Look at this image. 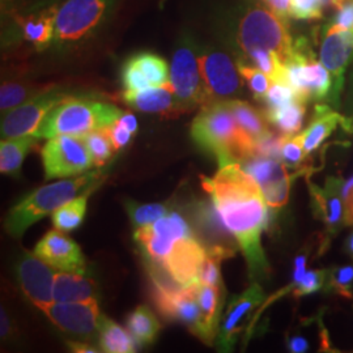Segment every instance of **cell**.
<instances>
[{"label":"cell","mask_w":353,"mask_h":353,"mask_svg":"<svg viewBox=\"0 0 353 353\" xmlns=\"http://www.w3.org/2000/svg\"><path fill=\"white\" fill-rule=\"evenodd\" d=\"M202 186L243 252L252 279L265 276L268 263L262 233L268 225V210L259 185L239 163H233L220 166L212 178L202 176Z\"/></svg>","instance_id":"cell-1"},{"label":"cell","mask_w":353,"mask_h":353,"mask_svg":"<svg viewBox=\"0 0 353 353\" xmlns=\"http://www.w3.org/2000/svg\"><path fill=\"white\" fill-rule=\"evenodd\" d=\"M191 137L220 166L240 164L254 153V141L241 130L227 100L203 105L192 121Z\"/></svg>","instance_id":"cell-2"},{"label":"cell","mask_w":353,"mask_h":353,"mask_svg":"<svg viewBox=\"0 0 353 353\" xmlns=\"http://www.w3.org/2000/svg\"><path fill=\"white\" fill-rule=\"evenodd\" d=\"M229 33L245 58L255 50L274 51L285 64L294 49L287 20L259 3H246L236 10Z\"/></svg>","instance_id":"cell-3"},{"label":"cell","mask_w":353,"mask_h":353,"mask_svg":"<svg viewBox=\"0 0 353 353\" xmlns=\"http://www.w3.org/2000/svg\"><path fill=\"white\" fill-rule=\"evenodd\" d=\"M97 178L99 173L92 172L63 178L62 181L34 190L13 205L6 217L4 227L12 237H21L26 229L41 219L54 214L63 204L76 198L83 190H88V186L99 181Z\"/></svg>","instance_id":"cell-4"},{"label":"cell","mask_w":353,"mask_h":353,"mask_svg":"<svg viewBox=\"0 0 353 353\" xmlns=\"http://www.w3.org/2000/svg\"><path fill=\"white\" fill-rule=\"evenodd\" d=\"M123 112L113 103L68 96L52 108L34 134L39 139L59 135L83 137L115 123Z\"/></svg>","instance_id":"cell-5"},{"label":"cell","mask_w":353,"mask_h":353,"mask_svg":"<svg viewBox=\"0 0 353 353\" xmlns=\"http://www.w3.org/2000/svg\"><path fill=\"white\" fill-rule=\"evenodd\" d=\"M117 0H67L57 13L55 45H72L90 37L108 19Z\"/></svg>","instance_id":"cell-6"},{"label":"cell","mask_w":353,"mask_h":353,"mask_svg":"<svg viewBox=\"0 0 353 353\" xmlns=\"http://www.w3.org/2000/svg\"><path fill=\"white\" fill-rule=\"evenodd\" d=\"M285 80L294 89L299 99L305 102L328 99L332 88L327 68L316 62L305 38L294 41L293 54L285 62Z\"/></svg>","instance_id":"cell-7"},{"label":"cell","mask_w":353,"mask_h":353,"mask_svg":"<svg viewBox=\"0 0 353 353\" xmlns=\"http://www.w3.org/2000/svg\"><path fill=\"white\" fill-rule=\"evenodd\" d=\"M170 83L185 112H191L196 106L211 102L201 72L198 52L194 49V42L188 38L174 51L170 67Z\"/></svg>","instance_id":"cell-8"},{"label":"cell","mask_w":353,"mask_h":353,"mask_svg":"<svg viewBox=\"0 0 353 353\" xmlns=\"http://www.w3.org/2000/svg\"><path fill=\"white\" fill-rule=\"evenodd\" d=\"M152 301L161 316L176 321L196 335L201 321V307L198 301V284L182 287L173 285L174 280L168 278H152Z\"/></svg>","instance_id":"cell-9"},{"label":"cell","mask_w":353,"mask_h":353,"mask_svg":"<svg viewBox=\"0 0 353 353\" xmlns=\"http://www.w3.org/2000/svg\"><path fill=\"white\" fill-rule=\"evenodd\" d=\"M46 179L80 176L94 165L93 157L81 137L59 135L48 140L41 150Z\"/></svg>","instance_id":"cell-10"},{"label":"cell","mask_w":353,"mask_h":353,"mask_svg":"<svg viewBox=\"0 0 353 353\" xmlns=\"http://www.w3.org/2000/svg\"><path fill=\"white\" fill-rule=\"evenodd\" d=\"M319 54L321 63L327 68L332 80L328 100L338 108L344 85V76L353 59L352 32L330 23L323 28Z\"/></svg>","instance_id":"cell-11"},{"label":"cell","mask_w":353,"mask_h":353,"mask_svg":"<svg viewBox=\"0 0 353 353\" xmlns=\"http://www.w3.org/2000/svg\"><path fill=\"white\" fill-rule=\"evenodd\" d=\"M199 65L211 102L232 100L242 90L239 67L224 51L205 49L198 54Z\"/></svg>","instance_id":"cell-12"},{"label":"cell","mask_w":353,"mask_h":353,"mask_svg":"<svg viewBox=\"0 0 353 353\" xmlns=\"http://www.w3.org/2000/svg\"><path fill=\"white\" fill-rule=\"evenodd\" d=\"M67 97L68 94L64 92L52 88L8 110L1 119V138L34 135L51 109Z\"/></svg>","instance_id":"cell-13"},{"label":"cell","mask_w":353,"mask_h":353,"mask_svg":"<svg viewBox=\"0 0 353 353\" xmlns=\"http://www.w3.org/2000/svg\"><path fill=\"white\" fill-rule=\"evenodd\" d=\"M51 322L75 338L76 341H94L99 338V301L52 303L41 309Z\"/></svg>","instance_id":"cell-14"},{"label":"cell","mask_w":353,"mask_h":353,"mask_svg":"<svg viewBox=\"0 0 353 353\" xmlns=\"http://www.w3.org/2000/svg\"><path fill=\"white\" fill-rule=\"evenodd\" d=\"M240 165L259 185L270 208L279 210L287 204L292 178L285 165L275 159L258 154L243 159Z\"/></svg>","instance_id":"cell-15"},{"label":"cell","mask_w":353,"mask_h":353,"mask_svg":"<svg viewBox=\"0 0 353 353\" xmlns=\"http://www.w3.org/2000/svg\"><path fill=\"white\" fill-rule=\"evenodd\" d=\"M55 268L43 262L34 252H26L16 265V278L28 300L38 309L54 303L52 288Z\"/></svg>","instance_id":"cell-16"},{"label":"cell","mask_w":353,"mask_h":353,"mask_svg":"<svg viewBox=\"0 0 353 353\" xmlns=\"http://www.w3.org/2000/svg\"><path fill=\"white\" fill-rule=\"evenodd\" d=\"M34 254L58 271L81 274L87 271V262L80 246L58 229L48 232L39 240L34 248Z\"/></svg>","instance_id":"cell-17"},{"label":"cell","mask_w":353,"mask_h":353,"mask_svg":"<svg viewBox=\"0 0 353 353\" xmlns=\"http://www.w3.org/2000/svg\"><path fill=\"white\" fill-rule=\"evenodd\" d=\"M263 300L265 293L258 284H252V287L232 299L228 305L225 316L219 328V335L216 339L221 351L228 352L234 347L239 334L242 328L246 327L249 316H252L254 309L259 306Z\"/></svg>","instance_id":"cell-18"},{"label":"cell","mask_w":353,"mask_h":353,"mask_svg":"<svg viewBox=\"0 0 353 353\" xmlns=\"http://www.w3.org/2000/svg\"><path fill=\"white\" fill-rule=\"evenodd\" d=\"M205 254L207 248H204L196 237L182 239L176 241L173 252L161 265H151L161 268L176 284L190 287L198 283V274Z\"/></svg>","instance_id":"cell-19"},{"label":"cell","mask_w":353,"mask_h":353,"mask_svg":"<svg viewBox=\"0 0 353 353\" xmlns=\"http://www.w3.org/2000/svg\"><path fill=\"white\" fill-rule=\"evenodd\" d=\"M122 100L127 106L143 113L160 114L163 117H176L186 113L176 99L172 83L160 87L125 90Z\"/></svg>","instance_id":"cell-20"},{"label":"cell","mask_w":353,"mask_h":353,"mask_svg":"<svg viewBox=\"0 0 353 353\" xmlns=\"http://www.w3.org/2000/svg\"><path fill=\"white\" fill-rule=\"evenodd\" d=\"M312 196V208L316 217L326 225L330 234L341 230L344 223V204L341 196V181L339 178H327L323 188L314 183L309 185Z\"/></svg>","instance_id":"cell-21"},{"label":"cell","mask_w":353,"mask_h":353,"mask_svg":"<svg viewBox=\"0 0 353 353\" xmlns=\"http://www.w3.org/2000/svg\"><path fill=\"white\" fill-rule=\"evenodd\" d=\"M224 288L198 284V301L201 307V321L196 332V338L203 343L212 345L220 328V316L224 305Z\"/></svg>","instance_id":"cell-22"},{"label":"cell","mask_w":353,"mask_h":353,"mask_svg":"<svg viewBox=\"0 0 353 353\" xmlns=\"http://www.w3.org/2000/svg\"><path fill=\"white\" fill-rule=\"evenodd\" d=\"M54 303H89L97 300L96 283L81 272L57 271L54 288Z\"/></svg>","instance_id":"cell-23"},{"label":"cell","mask_w":353,"mask_h":353,"mask_svg":"<svg viewBox=\"0 0 353 353\" xmlns=\"http://www.w3.org/2000/svg\"><path fill=\"white\" fill-rule=\"evenodd\" d=\"M57 13L58 7L51 6L39 12L16 16V21L21 28L26 42H30L38 51L48 49L51 42H54Z\"/></svg>","instance_id":"cell-24"},{"label":"cell","mask_w":353,"mask_h":353,"mask_svg":"<svg viewBox=\"0 0 353 353\" xmlns=\"http://www.w3.org/2000/svg\"><path fill=\"white\" fill-rule=\"evenodd\" d=\"M341 119V114L334 112L327 105H316L312 123L301 134L306 154L316 151L318 147L331 135V132L335 131Z\"/></svg>","instance_id":"cell-25"},{"label":"cell","mask_w":353,"mask_h":353,"mask_svg":"<svg viewBox=\"0 0 353 353\" xmlns=\"http://www.w3.org/2000/svg\"><path fill=\"white\" fill-rule=\"evenodd\" d=\"M38 140L34 135L1 140L0 172L7 176H19L26 154L37 145Z\"/></svg>","instance_id":"cell-26"},{"label":"cell","mask_w":353,"mask_h":353,"mask_svg":"<svg viewBox=\"0 0 353 353\" xmlns=\"http://www.w3.org/2000/svg\"><path fill=\"white\" fill-rule=\"evenodd\" d=\"M99 345L102 352H137L138 343L128 328L121 327L108 316L100 314L99 318Z\"/></svg>","instance_id":"cell-27"},{"label":"cell","mask_w":353,"mask_h":353,"mask_svg":"<svg viewBox=\"0 0 353 353\" xmlns=\"http://www.w3.org/2000/svg\"><path fill=\"white\" fill-rule=\"evenodd\" d=\"M227 102L241 130L254 141V144L271 131L268 128V121L265 113L256 110L249 102L236 99L227 100Z\"/></svg>","instance_id":"cell-28"},{"label":"cell","mask_w":353,"mask_h":353,"mask_svg":"<svg viewBox=\"0 0 353 353\" xmlns=\"http://www.w3.org/2000/svg\"><path fill=\"white\" fill-rule=\"evenodd\" d=\"M127 328L138 345L144 347L156 341L161 330V323L148 306L139 305L127 318Z\"/></svg>","instance_id":"cell-29"},{"label":"cell","mask_w":353,"mask_h":353,"mask_svg":"<svg viewBox=\"0 0 353 353\" xmlns=\"http://www.w3.org/2000/svg\"><path fill=\"white\" fill-rule=\"evenodd\" d=\"M263 113L268 123L276 127L281 134L294 135L303 127L306 102L296 100L275 110H263Z\"/></svg>","instance_id":"cell-30"},{"label":"cell","mask_w":353,"mask_h":353,"mask_svg":"<svg viewBox=\"0 0 353 353\" xmlns=\"http://www.w3.org/2000/svg\"><path fill=\"white\" fill-rule=\"evenodd\" d=\"M90 190L84 191V194L77 195L72 201L63 204L59 210H57L52 216V225L58 230L64 233H70L81 225L88 205V195Z\"/></svg>","instance_id":"cell-31"},{"label":"cell","mask_w":353,"mask_h":353,"mask_svg":"<svg viewBox=\"0 0 353 353\" xmlns=\"http://www.w3.org/2000/svg\"><path fill=\"white\" fill-rule=\"evenodd\" d=\"M236 250L228 249L224 246H210L207 248V254L201 265L198 274V283L204 285H211L217 288H224L223 279H221V262L227 258L234 255Z\"/></svg>","instance_id":"cell-32"},{"label":"cell","mask_w":353,"mask_h":353,"mask_svg":"<svg viewBox=\"0 0 353 353\" xmlns=\"http://www.w3.org/2000/svg\"><path fill=\"white\" fill-rule=\"evenodd\" d=\"M52 87H38L30 84H21L16 81H7L1 84L0 88V108L1 112H8L17 108L19 105L32 100L38 94H42Z\"/></svg>","instance_id":"cell-33"},{"label":"cell","mask_w":353,"mask_h":353,"mask_svg":"<svg viewBox=\"0 0 353 353\" xmlns=\"http://www.w3.org/2000/svg\"><path fill=\"white\" fill-rule=\"evenodd\" d=\"M131 59L139 67L143 75L148 79L152 87H160L170 83L169 67L164 59L152 52H139Z\"/></svg>","instance_id":"cell-34"},{"label":"cell","mask_w":353,"mask_h":353,"mask_svg":"<svg viewBox=\"0 0 353 353\" xmlns=\"http://www.w3.org/2000/svg\"><path fill=\"white\" fill-rule=\"evenodd\" d=\"M145 227L148 228V230H151L152 233L165 239H170V240H182V239L195 237L189 223L178 212H173V211H170L164 217L159 219L151 225H145Z\"/></svg>","instance_id":"cell-35"},{"label":"cell","mask_w":353,"mask_h":353,"mask_svg":"<svg viewBox=\"0 0 353 353\" xmlns=\"http://www.w3.org/2000/svg\"><path fill=\"white\" fill-rule=\"evenodd\" d=\"M81 138L87 144L96 166H102L112 159L115 150H114L113 141L110 139L108 127L90 131L88 134L83 135Z\"/></svg>","instance_id":"cell-36"},{"label":"cell","mask_w":353,"mask_h":353,"mask_svg":"<svg viewBox=\"0 0 353 353\" xmlns=\"http://www.w3.org/2000/svg\"><path fill=\"white\" fill-rule=\"evenodd\" d=\"M126 211L128 217L135 228L151 225L159 219L169 214V207L163 203L152 204H138L135 202L126 203Z\"/></svg>","instance_id":"cell-37"},{"label":"cell","mask_w":353,"mask_h":353,"mask_svg":"<svg viewBox=\"0 0 353 353\" xmlns=\"http://www.w3.org/2000/svg\"><path fill=\"white\" fill-rule=\"evenodd\" d=\"M325 287L327 292L351 299L353 294V265H338L327 270Z\"/></svg>","instance_id":"cell-38"},{"label":"cell","mask_w":353,"mask_h":353,"mask_svg":"<svg viewBox=\"0 0 353 353\" xmlns=\"http://www.w3.org/2000/svg\"><path fill=\"white\" fill-rule=\"evenodd\" d=\"M237 67H239L242 79L246 81L248 87L250 89L254 99L258 101H263L265 94L270 89V85L272 83L270 76L265 75V72L262 70H259L256 65L246 63L242 59L239 61Z\"/></svg>","instance_id":"cell-39"},{"label":"cell","mask_w":353,"mask_h":353,"mask_svg":"<svg viewBox=\"0 0 353 353\" xmlns=\"http://www.w3.org/2000/svg\"><path fill=\"white\" fill-rule=\"evenodd\" d=\"M296 100L300 99L290 84L283 81H272L263 100L265 103V110H275Z\"/></svg>","instance_id":"cell-40"},{"label":"cell","mask_w":353,"mask_h":353,"mask_svg":"<svg viewBox=\"0 0 353 353\" xmlns=\"http://www.w3.org/2000/svg\"><path fill=\"white\" fill-rule=\"evenodd\" d=\"M301 135H288L281 148V163L287 168L299 169L306 159Z\"/></svg>","instance_id":"cell-41"},{"label":"cell","mask_w":353,"mask_h":353,"mask_svg":"<svg viewBox=\"0 0 353 353\" xmlns=\"http://www.w3.org/2000/svg\"><path fill=\"white\" fill-rule=\"evenodd\" d=\"M287 137L288 135L281 134V132L280 134H275L272 131L267 132L265 137H262L261 139L255 141L252 154L270 157V159H275V160L281 161V148H283V144L287 139Z\"/></svg>","instance_id":"cell-42"},{"label":"cell","mask_w":353,"mask_h":353,"mask_svg":"<svg viewBox=\"0 0 353 353\" xmlns=\"http://www.w3.org/2000/svg\"><path fill=\"white\" fill-rule=\"evenodd\" d=\"M327 0H292L290 16L297 20H318Z\"/></svg>","instance_id":"cell-43"},{"label":"cell","mask_w":353,"mask_h":353,"mask_svg":"<svg viewBox=\"0 0 353 353\" xmlns=\"http://www.w3.org/2000/svg\"><path fill=\"white\" fill-rule=\"evenodd\" d=\"M121 77H122V84L126 90H138V89L152 87L148 79L143 75L139 67L134 63L131 58L123 64Z\"/></svg>","instance_id":"cell-44"},{"label":"cell","mask_w":353,"mask_h":353,"mask_svg":"<svg viewBox=\"0 0 353 353\" xmlns=\"http://www.w3.org/2000/svg\"><path fill=\"white\" fill-rule=\"evenodd\" d=\"M326 275H327V270H312L306 272L301 279L300 284L294 288V296L301 297L321 290L322 287H325Z\"/></svg>","instance_id":"cell-45"},{"label":"cell","mask_w":353,"mask_h":353,"mask_svg":"<svg viewBox=\"0 0 353 353\" xmlns=\"http://www.w3.org/2000/svg\"><path fill=\"white\" fill-rule=\"evenodd\" d=\"M335 10L331 23L353 33V0H330Z\"/></svg>","instance_id":"cell-46"},{"label":"cell","mask_w":353,"mask_h":353,"mask_svg":"<svg viewBox=\"0 0 353 353\" xmlns=\"http://www.w3.org/2000/svg\"><path fill=\"white\" fill-rule=\"evenodd\" d=\"M108 131H109L110 139L113 141L115 151H119L123 147H126L127 144L130 143V140H131V137H132V134L127 130L126 127L122 126L118 121L113 125L108 126Z\"/></svg>","instance_id":"cell-47"},{"label":"cell","mask_w":353,"mask_h":353,"mask_svg":"<svg viewBox=\"0 0 353 353\" xmlns=\"http://www.w3.org/2000/svg\"><path fill=\"white\" fill-rule=\"evenodd\" d=\"M341 196L344 204V224L353 225V176L344 183Z\"/></svg>","instance_id":"cell-48"},{"label":"cell","mask_w":353,"mask_h":353,"mask_svg":"<svg viewBox=\"0 0 353 353\" xmlns=\"http://www.w3.org/2000/svg\"><path fill=\"white\" fill-rule=\"evenodd\" d=\"M263 3L271 11H274L284 20H288L290 16L292 0H263Z\"/></svg>","instance_id":"cell-49"},{"label":"cell","mask_w":353,"mask_h":353,"mask_svg":"<svg viewBox=\"0 0 353 353\" xmlns=\"http://www.w3.org/2000/svg\"><path fill=\"white\" fill-rule=\"evenodd\" d=\"M306 261H307V254H301L297 255V258L294 259V268H293V279H292V287L290 288H296L303 275L306 274Z\"/></svg>","instance_id":"cell-50"},{"label":"cell","mask_w":353,"mask_h":353,"mask_svg":"<svg viewBox=\"0 0 353 353\" xmlns=\"http://www.w3.org/2000/svg\"><path fill=\"white\" fill-rule=\"evenodd\" d=\"M310 348V344L306 338H303L301 335H296L292 336L288 341V350L293 353L307 352Z\"/></svg>","instance_id":"cell-51"},{"label":"cell","mask_w":353,"mask_h":353,"mask_svg":"<svg viewBox=\"0 0 353 353\" xmlns=\"http://www.w3.org/2000/svg\"><path fill=\"white\" fill-rule=\"evenodd\" d=\"M67 345H68V348H70L72 352L97 353L101 351V350H99V348L90 345L89 343H84V341H67Z\"/></svg>","instance_id":"cell-52"},{"label":"cell","mask_w":353,"mask_h":353,"mask_svg":"<svg viewBox=\"0 0 353 353\" xmlns=\"http://www.w3.org/2000/svg\"><path fill=\"white\" fill-rule=\"evenodd\" d=\"M118 122H119L122 126L126 127L127 130H128L132 135L137 134V131H138V121H137V117H135L134 114H122L121 118L118 119Z\"/></svg>","instance_id":"cell-53"},{"label":"cell","mask_w":353,"mask_h":353,"mask_svg":"<svg viewBox=\"0 0 353 353\" xmlns=\"http://www.w3.org/2000/svg\"><path fill=\"white\" fill-rule=\"evenodd\" d=\"M1 338L6 339L11 335L12 332V325H11V321H10V316L4 312V307H1Z\"/></svg>","instance_id":"cell-54"},{"label":"cell","mask_w":353,"mask_h":353,"mask_svg":"<svg viewBox=\"0 0 353 353\" xmlns=\"http://www.w3.org/2000/svg\"><path fill=\"white\" fill-rule=\"evenodd\" d=\"M345 249H347V252L350 254V256L352 258L353 261V233H351L345 241Z\"/></svg>","instance_id":"cell-55"}]
</instances>
